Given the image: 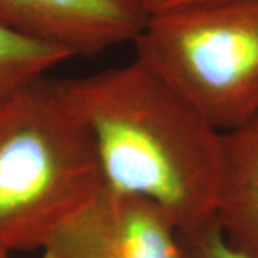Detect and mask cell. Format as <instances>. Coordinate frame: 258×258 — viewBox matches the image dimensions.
<instances>
[{
    "instance_id": "1",
    "label": "cell",
    "mask_w": 258,
    "mask_h": 258,
    "mask_svg": "<svg viewBox=\"0 0 258 258\" xmlns=\"http://www.w3.org/2000/svg\"><path fill=\"white\" fill-rule=\"evenodd\" d=\"M89 131L103 185L157 203L179 232L214 218L221 132L138 59L59 79Z\"/></svg>"
},
{
    "instance_id": "4",
    "label": "cell",
    "mask_w": 258,
    "mask_h": 258,
    "mask_svg": "<svg viewBox=\"0 0 258 258\" xmlns=\"http://www.w3.org/2000/svg\"><path fill=\"white\" fill-rule=\"evenodd\" d=\"M43 258H181L175 222L157 203L103 185L40 249Z\"/></svg>"
},
{
    "instance_id": "6",
    "label": "cell",
    "mask_w": 258,
    "mask_h": 258,
    "mask_svg": "<svg viewBox=\"0 0 258 258\" xmlns=\"http://www.w3.org/2000/svg\"><path fill=\"white\" fill-rule=\"evenodd\" d=\"M214 218L234 248L258 258V113L221 134Z\"/></svg>"
},
{
    "instance_id": "5",
    "label": "cell",
    "mask_w": 258,
    "mask_h": 258,
    "mask_svg": "<svg viewBox=\"0 0 258 258\" xmlns=\"http://www.w3.org/2000/svg\"><path fill=\"white\" fill-rule=\"evenodd\" d=\"M148 18L138 0H0V25L72 57L134 43Z\"/></svg>"
},
{
    "instance_id": "7",
    "label": "cell",
    "mask_w": 258,
    "mask_h": 258,
    "mask_svg": "<svg viewBox=\"0 0 258 258\" xmlns=\"http://www.w3.org/2000/svg\"><path fill=\"white\" fill-rule=\"evenodd\" d=\"M72 56L0 25V103Z\"/></svg>"
},
{
    "instance_id": "10",
    "label": "cell",
    "mask_w": 258,
    "mask_h": 258,
    "mask_svg": "<svg viewBox=\"0 0 258 258\" xmlns=\"http://www.w3.org/2000/svg\"><path fill=\"white\" fill-rule=\"evenodd\" d=\"M0 258H13L10 252H6V251H2L0 249Z\"/></svg>"
},
{
    "instance_id": "9",
    "label": "cell",
    "mask_w": 258,
    "mask_h": 258,
    "mask_svg": "<svg viewBox=\"0 0 258 258\" xmlns=\"http://www.w3.org/2000/svg\"><path fill=\"white\" fill-rule=\"evenodd\" d=\"M138 2L144 10L151 16V15H158V13L171 12V10L225 3V2H234V0H138Z\"/></svg>"
},
{
    "instance_id": "3",
    "label": "cell",
    "mask_w": 258,
    "mask_h": 258,
    "mask_svg": "<svg viewBox=\"0 0 258 258\" xmlns=\"http://www.w3.org/2000/svg\"><path fill=\"white\" fill-rule=\"evenodd\" d=\"M161 76L218 132L258 113V0L151 15L134 42Z\"/></svg>"
},
{
    "instance_id": "8",
    "label": "cell",
    "mask_w": 258,
    "mask_h": 258,
    "mask_svg": "<svg viewBox=\"0 0 258 258\" xmlns=\"http://www.w3.org/2000/svg\"><path fill=\"white\" fill-rule=\"evenodd\" d=\"M181 258H248L225 240L215 218L189 231L179 232Z\"/></svg>"
},
{
    "instance_id": "2",
    "label": "cell",
    "mask_w": 258,
    "mask_h": 258,
    "mask_svg": "<svg viewBox=\"0 0 258 258\" xmlns=\"http://www.w3.org/2000/svg\"><path fill=\"white\" fill-rule=\"evenodd\" d=\"M103 186L89 131L59 79L42 76L0 103V249H42Z\"/></svg>"
}]
</instances>
